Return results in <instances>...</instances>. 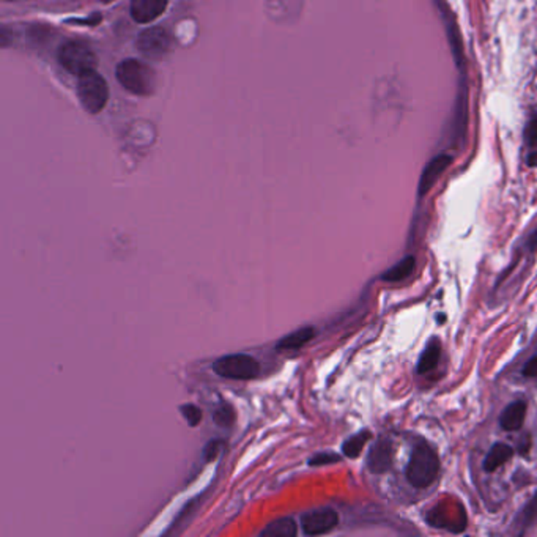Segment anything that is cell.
I'll list each match as a JSON object with an SVG mask.
<instances>
[{
    "instance_id": "obj_19",
    "label": "cell",
    "mask_w": 537,
    "mask_h": 537,
    "mask_svg": "<svg viewBox=\"0 0 537 537\" xmlns=\"http://www.w3.org/2000/svg\"><path fill=\"white\" fill-rule=\"evenodd\" d=\"M213 420L218 422V426L221 427H230L235 421V411L230 405H221L219 408L214 411Z\"/></svg>"
},
{
    "instance_id": "obj_9",
    "label": "cell",
    "mask_w": 537,
    "mask_h": 537,
    "mask_svg": "<svg viewBox=\"0 0 537 537\" xmlns=\"http://www.w3.org/2000/svg\"><path fill=\"white\" fill-rule=\"evenodd\" d=\"M393 443L388 438H380L374 443L367 455V467L374 474H383L391 470L393 467Z\"/></svg>"
},
{
    "instance_id": "obj_1",
    "label": "cell",
    "mask_w": 537,
    "mask_h": 537,
    "mask_svg": "<svg viewBox=\"0 0 537 537\" xmlns=\"http://www.w3.org/2000/svg\"><path fill=\"white\" fill-rule=\"evenodd\" d=\"M117 81L129 93L150 96L156 88V73L150 65L139 59H125L115 68Z\"/></svg>"
},
{
    "instance_id": "obj_12",
    "label": "cell",
    "mask_w": 537,
    "mask_h": 537,
    "mask_svg": "<svg viewBox=\"0 0 537 537\" xmlns=\"http://www.w3.org/2000/svg\"><path fill=\"white\" fill-rule=\"evenodd\" d=\"M440 356H442V342H440L438 337H432L426 346V350H424L420 361H417L416 366V372L417 374H427V372L433 370L435 367L438 366Z\"/></svg>"
},
{
    "instance_id": "obj_28",
    "label": "cell",
    "mask_w": 537,
    "mask_h": 537,
    "mask_svg": "<svg viewBox=\"0 0 537 537\" xmlns=\"http://www.w3.org/2000/svg\"><path fill=\"white\" fill-rule=\"evenodd\" d=\"M101 2H103L104 5H109V3H112V2H115V0H101Z\"/></svg>"
},
{
    "instance_id": "obj_13",
    "label": "cell",
    "mask_w": 537,
    "mask_h": 537,
    "mask_svg": "<svg viewBox=\"0 0 537 537\" xmlns=\"http://www.w3.org/2000/svg\"><path fill=\"white\" fill-rule=\"evenodd\" d=\"M514 455V448L506 443H496L490 448L489 454L485 455L484 470L487 473H493L501 468L505 463Z\"/></svg>"
},
{
    "instance_id": "obj_14",
    "label": "cell",
    "mask_w": 537,
    "mask_h": 537,
    "mask_svg": "<svg viewBox=\"0 0 537 537\" xmlns=\"http://www.w3.org/2000/svg\"><path fill=\"white\" fill-rule=\"evenodd\" d=\"M314 336H315V330L312 326L299 328V330L290 332V335H287L285 337H282L276 347L279 350L301 348L303 346H306L309 341H312Z\"/></svg>"
},
{
    "instance_id": "obj_24",
    "label": "cell",
    "mask_w": 537,
    "mask_h": 537,
    "mask_svg": "<svg viewBox=\"0 0 537 537\" xmlns=\"http://www.w3.org/2000/svg\"><path fill=\"white\" fill-rule=\"evenodd\" d=\"M522 374L527 378H537V353L525 364Z\"/></svg>"
},
{
    "instance_id": "obj_18",
    "label": "cell",
    "mask_w": 537,
    "mask_h": 537,
    "mask_svg": "<svg viewBox=\"0 0 537 537\" xmlns=\"http://www.w3.org/2000/svg\"><path fill=\"white\" fill-rule=\"evenodd\" d=\"M370 438H372V433L369 431H361L358 433H355L353 437H350L347 440V442H343L342 444L343 455H347L348 459H356V457H359V454L364 449V446Z\"/></svg>"
},
{
    "instance_id": "obj_3",
    "label": "cell",
    "mask_w": 537,
    "mask_h": 537,
    "mask_svg": "<svg viewBox=\"0 0 537 537\" xmlns=\"http://www.w3.org/2000/svg\"><path fill=\"white\" fill-rule=\"evenodd\" d=\"M77 98L84 111L88 114H100L109 100V86L96 70L86 71L77 79Z\"/></svg>"
},
{
    "instance_id": "obj_23",
    "label": "cell",
    "mask_w": 537,
    "mask_h": 537,
    "mask_svg": "<svg viewBox=\"0 0 537 537\" xmlns=\"http://www.w3.org/2000/svg\"><path fill=\"white\" fill-rule=\"evenodd\" d=\"M221 449H223V442H219V440H213V442H210L205 446V459L207 460L216 459V457L219 455V452H221Z\"/></svg>"
},
{
    "instance_id": "obj_20",
    "label": "cell",
    "mask_w": 537,
    "mask_h": 537,
    "mask_svg": "<svg viewBox=\"0 0 537 537\" xmlns=\"http://www.w3.org/2000/svg\"><path fill=\"white\" fill-rule=\"evenodd\" d=\"M180 411H182V415L186 421H188L189 426L196 427L197 424H199L202 421V411L199 406L192 405V404H186L183 406H180Z\"/></svg>"
},
{
    "instance_id": "obj_27",
    "label": "cell",
    "mask_w": 537,
    "mask_h": 537,
    "mask_svg": "<svg viewBox=\"0 0 537 537\" xmlns=\"http://www.w3.org/2000/svg\"><path fill=\"white\" fill-rule=\"evenodd\" d=\"M444 320H446V315H438V321H440V323H443Z\"/></svg>"
},
{
    "instance_id": "obj_21",
    "label": "cell",
    "mask_w": 537,
    "mask_h": 537,
    "mask_svg": "<svg viewBox=\"0 0 537 537\" xmlns=\"http://www.w3.org/2000/svg\"><path fill=\"white\" fill-rule=\"evenodd\" d=\"M341 460V455L335 454V452H320L309 459L310 467H321V465H331V463H337Z\"/></svg>"
},
{
    "instance_id": "obj_2",
    "label": "cell",
    "mask_w": 537,
    "mask_h": 537,
    "mask_svg": "<svg viewBox=\"0 0 537 537\" xmlns=\"http://www.w3.org/2000/svg\"><path fill=\"white\" fill-rule=\"evenodd\" d=\"M440 459L437 451L426 442H420L411 451L406 465V479L415 489H426L438 476Z\"/></svg>"
},
{
    "instance_id": "obj_6",
    "label": "cell",
    "mask_w": 537,
    "mask_h": 537,
    "mask_svg": "<svg viewBox=\"0 0 537 537\" xmlns=\"http://www.w3.org/2000/svg\"><path fill=\"white\" fill-rule=\"evenodd\" d=\"M172 35L164 27H149L139 33L138 49L145 57L160 60L172 49Z\"/></svg>"
},
{
    "instance_id": "obj_4",
    "label": "cell",
    "mask_w": 537,
    "mask_h": 537,
    "mask_svg": "<svg viewBox=\"0 0 537 537\" xmlns=\"http://www.w3.org/2000/svg\"><path fill=\"white\" fill-rule=\"evenodd\" d=\"M59 64L71 75L81 76L86 71L96 70L98 57L86 43L66 41L60 46L57 53Z\"/></svg>"
},
{
    "instance_id": "obj_22",
    "label": "cell",
    "mask_w": 537,
    "mask_h": 537,
    "mask_svg": "<svg viewBox=\"0 0 537 537\" xmlns=\"http://www.w3.org/2000/svg\"><path fill=\"white\" fill-rule=\"evenodd\" d=\"M523 140L527 147H536L537 145V114L531 118V120L527 123L523 131Z\"/></svg>"
},
{
    "instance_id": "obj_5",
    "label": "cell",
    "mask_w": 537,
    "mask_h": 537,
    "mask_svg": "<svg viewBox=\"0 0 537 537\" xmlns=\"http://www.w3.org/2000/svg\"><path fill=\"white\" fill-rule=\"evenodd\" d=\"M213 370L219 377L232 378V380H249L258 375L260 364L249 355L235 353L219 358L213 364Z\"/></svg>"
},
{
    "instance_id": "obj_8",
    "label": "cell",
    "mask_w": 537,
    "mask_h": 537,
    "mask_svg": "<svg viewBox=\"0 0 537 537\" xmlns=\"http://www.w3.org/2000/svg\"><path fill=\"white\" fill-rule=\"evenodd\" d=\"M452 161H454V158H452L449 153H442L428 161L427 166L424 167V171L421 173L420 185H417V196L420 197L427 196L428 191L433 188L435 183L438 182V178L444 173L446 169L451 166Z\"/></svg>"
},
{
    "instance_id": "obj_7",
    "label": "cell",
    "mask_w": 537,
    "mask_h": 537,
    "mask_svg": "<svg viewBox=\"0 0 537 537\" xmlns=\"http://www.w3.org/2000/svg\"><path fill=\"white\" fill-rule=\"evenodd\" d=\"M339 523V516L335 509L321 507L308 512L301 520L303 533L306 536H319L330 533Z\"/></svg>"
},
{
    "instance_id": "obj_15",
    "label": "cell",
    "mask_w": 537,
    "mask_h": 537,
    "mask_svg": "<svg viewBox=\"0 0 537 537\" xmlns=\"http://www.w3.org/2000/svg\"><path fill=\"white\" fill-rule=\"evenodd\" d=\"M416 268V258L413 256H406L399 263H395L394 267L384 271L381 274V281L384 282H400L408 278V276Z\"/></svg>"
},
{
    "instance_id": "obj_16",
    "label": "cell",
    "mask_w": 537,
    "mask_h": 537,
    "mask_svg": "<svg viewBox=\"0 0 537 537\" xmlns=\"http://www.w3.org/2000/svg\"><path fill=\"white\" fill-rule=\"evenodd\" d=\"M296 523L293 518H279L271 522L267 528H265L260 536L263 537H293L296 534Z\"/></svg>"
},
{
    "instance_id": "obj_26",
    "label": "cell",
    "mask_w": 537,
    "mask_h": 537,
    "mask_svg": "<svg viewBox=\"0 0 537 537\" xmlns=\"http://www.w3.org/2000/svg\"><path fill=\"white\" fill-rule=\"evenodd\" d=\"M527 166L537 167V151H531V153L527 156Z\"/></svg>"
},
{
    "instance_id": "obj_25",
    "label": "cell",
    "mask_w": 537,
    "mask_h": 537,
    "mask_svg": "<svg viewBox=\"0 0 537 537\" xmlns=\"http://www.w3.org/2000/svg\"><path fill=\"white\" fill-rule=\"evenodd\" d=\"M527 246H528L529 251H536L537 249V229L533 232V234L529 235Z\"/></svg>"
},
{
    "instance_id": "obj_10",
    "label": "cell",
    "mask_w": 537,
    "mask_h": 537,
    "mask_svg": "<svg viewBox=\"0 0 537 537\" xmlns=\"http://www.w3.org/2000/svg\"><path fill=\"white\" fill-rule=\"evenodd\" d=\"M169 0H131L129 13L139 24H150L151 21L160 18L167 8Z\"/></svg>"
},
{
    "instance_id": "obj_17",
    "label": "cell",
    "mask_w": 537,
    "mask_h": 537,
    "mask_svg": "<svg viewBox=\"0 0 537 537\" xmlns=\"http://www.w3.org/2000/svg\"><path fill=\"white\" fill-rule=\"evenodd\" d=\"M536 520H537V491H536V495L533 496V498L529 500L528 505L525 506L522 511H520L516 523H514L516 527H518L517 534L527 533L531 527H534Z\"/></svg>"
},
{
    "instance_id": "obj_11",
    "label": "cell",
    "mask_w": 537,
    "mask_h": 537,
    "mask_svg": "<svg viewBox=\"0 0 537 537\" xmlns=\"http://www.w3.org/2000/svg\"><path fill=\"white\" fill-rule=\"evenodd\" d=\"M527 416V402L525 400H516L502 410L500 416V426L507 432L520 431Z\"/></svg>"
}]
</instances>
